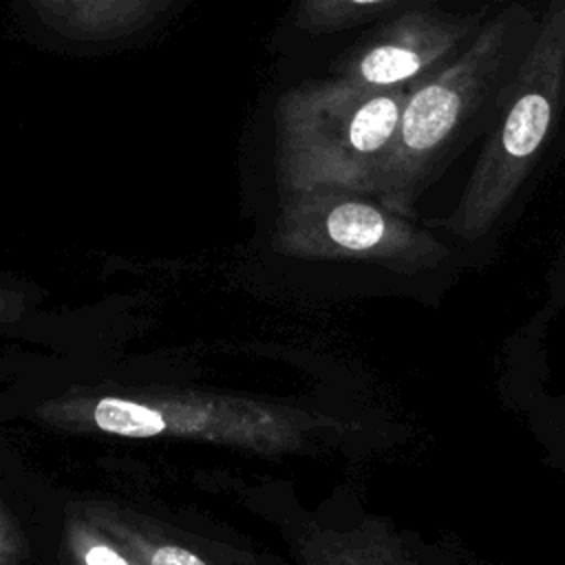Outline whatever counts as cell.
Listing matches in <instances>:
<instances>
[{"label":"cell","mask_w":565,"mask_h":565,"mask_svg":"<svg viewBox=\"0 0 565 565\" xmlns=\"http://www.w3.org/2000/svg\"><path fill=\"white\" fill-rule=\"evenodd\" d=\"M536 31L527 0H494L479 31L404 99L375 199L413 218L417 201L457 154L501 117L512 79Z\"/></svg>","instance_id":"cell-1"},{"label":"cell","mask_w":565,"mask_h":565,"mask_svg":"<svg viewBox=\"0 0 565 565\" xmlns=\"http://www.w3.org/2000/svg\"><path fill=\"white\" fill-rule=\"evenodd\" d=\"M536 31L488 130L455 210L439 225L477 241L497 227L530 179L565 143V0H541Z\"/></svg>","instance_id":"cell-2"},{"label":"cell","mask_w":565,"mask_h":565,"mask_svg":"<svg viewBox=\"0 0 565 565\" xmlns=\"http://www.w3.org/2000/svg\"><path fill=\"white\" fill-rule=\"evenodd\" d=\"M408 88H360L335 75L287 88L276 110L282 194L333 185L375 196Z\"/></svg>","instance_id":"cell-3"},{"label":"cell","mask_w":565,"mask_h":565,"mask_svg":"<svg viewBox=\"0 0 565 565\" xmlns=\"http://www.w3.org/2000/svg\"><path fill=\"white\" fill-rule=\"evenodd\" d=\"M104 435L188 437L265 455L313 448L320 437L347 433L349 424L291 404L227 393H179L150 397L102 395L68 408Z\"/></svg>","instance_id":"cell-4"},{"label":"cell","mask_w":565,"mask_h":565,"mask_svg":"<svg viewBox=\"0 0 565 565\" xmlns=\"http://www.w3.org/2000/svg\"><path fill=\"white\" fill-rule=\"evenodd\" d=\"M271 245L302 260H360L402 274L437 267L448 247L375 196L318 185L282 194Z\"/></svg>","instance_id":"cell-5"},{"label":"cell","mask_w":565,"mask_h":565,"mask_svg":"<svg viewBox=\"0 0 565 565\" xmlns=\"http://www.w3.org/2000/svg\"><path fill=\"white\" fill-rule=\"evenodd\" d=\"M492 2L463 13L433 4L393 13L338 57L331 75L360 88H408L446 64L479 31Z\"/></svg>","instance_id":"cell-6"},{"label":"cell","mask_w":565,"mask_h":565,"mask_svg":"<svg viewBox=\"0 0 565 565\" xmlns=\"http://www.w3.org/2000/svg\"><path fill=\"white\" fill-rule=\"evenodd\" d=\"M296 545L305 565H408L393 536L377 525L344 532L311 527Z\"/></svg>","instance_id":"cell-7"},{"label":"cell","mask_w":565,"mask_h":565,"mask_svg":"<svg viewBox=\"0 0 565 565\" xmlns=\"http://www.w3.org/2000/svg\"><path fill=\"white\" fill-rule=\"evenodd\" d=\"M419 4H430V0H296L291 26L316 38L333 35Z\"/></svg>","instance_id":"cell-8"},{"label":"cell","mask_w":565,"mask_h":565,"mask_svg":"<svg viewBox=\"0 0 565 565\" xmlns=\"http://www.w3.org/2000/svg\"><path fill=\"white\" fill-rule=\"evenodd\" d=\"M73 543L84 565H132L117 547L86 527H75Z\"/></svg>","instance_id":"cell-9"},{"label":"cell","mask_w":565,"mask_h":565,"mask_svg":"<svg viewBox=\"0 0 565 565\" xmlns=\"http://www.w3.org/2000/svg\"><path fill=\"white\" fill-rule=\"evenodd\" d=\"M18 554V539L9 521L0 514V565H13Z\"/></svg>","instance_id":"cell-10"}]
</instances>
